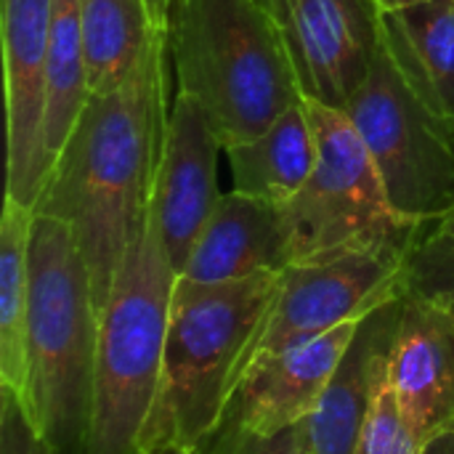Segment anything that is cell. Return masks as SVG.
<instances>
[{
    "label": "cell",
    "mask_w": 454,
    "mask_h": 454,
    "mask_svg": "<svg viewBox=\"0 0 454 454\" xmlns=\"http://www.w3.org/2000/svg\"><path fill=\"white\" fill-rule=\"evenodd\" d=\"M168 114L162 27L120 88L88 96L35 207V215H53L72 226L90 271L98 314L149 215Z\"/></svg>",
    "instance_id": "1"
},
{
    "label": "cell",
    "mask_w": 454,
    "mask_h": 454,
    "mask_svg": "<svg viewBox=\"0 0 454 454\" xmlns=\"http://www.w3.org/2000/svg\"><path fill=\"white\" fill-rule=\"evenodd\" d=\"M282 271L234 282L178 277L154 404L138 454H205L231 418L255 340L279 295Z\"/></svg>",
    "instance_id": "2"
},
{
    "label": "cell",
    "mask_w": 454,
    "mask_h": 454,
    "mask_svg": "<svg viewBox=\"0 0 454 454\" xmlns=\"http://www.w3.org/2000/svg\"><path fill=\"white\" fill-rule=\"evenodd\" d=\"M165 43L176 90L205 106L223 152L301 101L282 24L255 0H170Z\"/></svg>",
    "instance_id": "3"
},
{
    "label": "cell",
    "mask_w": 454,
    "mask_h": 454,
    "mask_svg": "<svg viewBox=\"0 0 454 454\" xmlns=\"http://www.w3.org/2000/svg\"><path fill=\"white\" fill-rule=\"evenodd\" d=\"M98 309L72 226L35 215L29 231L27 356L32 426L59 454H85Z\"/></svg>",
    "instance_id": "4"
},
{
    "label": "cell",
    "mask_w": 454,
    "mask_h": 454,
    "mask_svg": "<svg viewBox=\"0 0 454 454\" xmlns=\"http://www.w3.org/2000/svg\"><path fill=\"white\" fill-rule=\"evenodd\" d=\"M176 282L178 271L149 207L98 314L85 454H136L162 372Z\"/></svg>",
    "instance_id": "5"
},
{
    "label": "cell",
    "mask_w": 454,
    "mask_h": 454,
    "mask_svg": "<svg viewBox=\"0 0 454 454\" xmlns=\"http://www.w3.org/2000/svg\"><path fill=\"white\" fill-rule=\"evenodd\" d=\"M303 106L317 138V162L303 189L279 207L287 266L356 253L410 255L426 226L394 207L348 114L314 98H303Z\"/></svg>",
    "instance_id": "6"
},
{
    "label": "cell",
    "mask_w": 454,
    "mask_h": 454,
    "mask_svg": "<svg viewBox=\"0 0 454 454\" xmlns=\"http://www.w3.org/2000/svg\"><path fill=\"white\" fill-rule=\"evenodd\" d=\"M364 138L394 207L431 226L454 207V122L407 82L383 40L343 109Z\"/></svg>",
    "instance_id": "7"
},
{
    "label": "cell",
    "mask_w": 454,
    "mask_h": 454,
    "mask_svg": "<svg viewBox=\"0 0 454 454\" xmlns=\"http://www.w3.org/2000/svg\"><path fill=\"white\" fill-rule=\"evenodd\" d=\"M410 255L356 253L325 263L287 266L274 309L255 340L250 367L346 322L364 319L399 298L407 287Z\"/></svg>",
    "instance_id": "8"
},
{
    "label": "cell",
    "mask_w": 454,
    "mask_h": 454,
    "mask_svg": "<svg viewBox=\"0 0 454 454\" xmlns=\"http://www.w3.org/2000/svg\"><path fill=\"white\" fill-rule=\"evenodd\" d=\"M51 0H3L5 61V197L35 213L51 162L45 154V77H48Z\"/></svg>",
    "instance_id": "9"
},
{
    "label": "cell",
    "mask_w": 454,
    "mask_h": 454,
    "mask_svg": "<svg viewBox=\"0 0 454 454\" xmlns=\"http://www.w3.org/2000/svg\"><path fill=\"white\" fill-rule=\"evenodd\" d=\"M282 32L301 96L343 112L378 56L383 8L378 0H295Z\"/></svg>",
    "instance_id": "10"
},
{
    "label": "cell",
    "mask_w": 454,
    "mask_h": 454,
    "mask_svg": "<svg viewBox=\"0 0 454 454\" xmlns=\"http://www.w3.org/2000/svg\"><path fill=\"white\" fill-rule=\"evenodd\" d=\"M388 375L423 444L454 434V303L407 282L396 301Z\"/></svg>",
    "instance_id": "11"
},
{
    "label": "cell",
    "mask_w": 454,
    "mask_h": 454,
    "mask_svg": "<svg viewBox=\"0 0 454 454\" xmlns=\"http://www.w3.org/2000/svg\"><path fill=\"white\" fill-rule=\"evenodd\" d=\"M218 152H223V146L205 106L194 96L176 90L152 194V213L178 274L221 200Z\"/></svg>",
    "instance_id": "12"
},
{
    "label": "cell",
    "mask_w": 454,
    "mask_h": 454,
    "mask_svg": "<svg viewBox=\"0 0 454 454\" xmlns=\"http://www.w3.org/2000/svg\"><path fill=\"white\" fill-rule=\"evenodd\" d=\"M364 319L346 322L253 364L237 391L231 420L255 436H274L303 426L319 407Z\"/></svg>",
    "instance_id": "13"
},
{
    "label": "cell",
    "mask_w": 454,
    "mask_h": 454,
    "mask_svg": "<svg viewBox=\"0 0 454 454\" xmlns=\"http://www.w3.org/2000/svg\"><path fill=\"white\" fill-rule=\"evenodd\" d=\"M285 269L287 255L279 207L231 189L221 194L178 277L215 285Z\"/></svg>",
    "instance_id": "14"
},
{
    "label": "cell",
    "mask_w": 454,
    "mask_h": 454,
    "mask_svg": "<svg viewBox=\"0 0 454 454\" xmlns=\"http://www.w3.org/2000/svg\"><path fill=\"white\" fill-rule=\"evenodd\" d=\"M396 301L399 298L388 301L386 306H380L362 322L319 407L303 423L309 454L356 452V442H359V434L370 410L375 362L391 340V330L396 319Z\"/></svg>",
    "instance_id": "15"
},
{
    "label": "cell",
    "mask_w": 454,
    "mask_h": 454,
    "mask_svg": "<svg viewBox=\"0 0 454 454\" xmlns=\"http://www.w3.org/2000/svg\"><path fill=\"white\" fill-rule=\"evenodd\" d=\"M226 157L234 192L274 207L287 205L303 189L317 162V138L303 98L255 138L229 146Z\"/></svg>",
    "instance_id": "16"
},
{
    "label": "cell",
    "mask_w": 454,
    "mask_h": 454,
    "mask_svg": "<svg viewBox=\"0 0 454 454\" xmlns=\"http://www.w3.org/2000/svg\"><path fill=\"white\" fill-rule=\"evenodd\" d=\"M383 45L428 106L454 122V0L386 11Z\"/></svg>",
    "instance_id": "17"
},
{
    "label": "cell",
    "mask_w": 454,
    "mask_h": 454,
    "mask_svg": "<svg viewBox=\"0 0 454 454\" xmlns=\"http://www.w3.org/2000/svg\"><path fill=\"white\" fill-rule=\"evenodd\" d=\"M35 213L5 197L0 215V388L11 391L32 423L27 311H29V231Z\"/></svg>",
    "instance_id": "18"
},
{
    "label": "cell",
    "mask_w": 454,
    "mask_h": 454,
    "mask_svg": "<svg viewBox=\"0 0 454 454\" xmlns=\"http://www.w3.org/2000/svg\"><path fill=\"white\" fill-rule=\"evenodd\" d=\"M80 27L90 93L120 88L162 29L152 21L146 0H80Z\"/></svg>",
    "instance_id": "19"
},
{
    "label": "cell",
    "mask_w": 454,
    "mask_h": 454,
    "mask_svg": "<svg viewBox=\"0 0 454 454\" xmlns=\"http://www.w3.org/2000/svg\"><path fill=\"white\" fill-rule=\"evenodd\" d=\"M88 72L80 27V0H51L48 77H45V120L43 138L53 170L59 152L72 136L88 104Z\"/></svg>",
    "instance_id": "20"
},
{
    "label": "cell",
    "mask_w": 454,
    "mask_h": 454,
    "mask_svg": "<svg viewBox=\"0 0 454 454\" xmlns=\"http://www.w3.org/2000/svg\"><path fill=\"white\" fill-rule=\"evenodd\" d=\"M391 343V340H388ZM426 444L407 418L388 375V346L380 351L372 375L370 410L354 454H423Z\"/></svg>",
    "instance_id": "21"
},
{
    "label": "cell",
    "mask_w": 454,
    "mask_h": 454,
    "mask_svg": "<svg viewBox=\"0 0 454 454\" xmlns=\"http://www.w3.org/2000/svg\"><path fill=\"white\" fill-rule=\"evenodd\" d=\"M407 282L420 290L439 293L454 303V250H450L444 242L434 239L428 234V226L423 229V234L410 255Z\"/></svg>",
    "instance_id": "22"
},
{
    "label": "cell",
    "mask_w": 454,
    "mask_h": 454,
    "mask_svg": "<svg viewBox=\"0 0 454 454\" xmlns=\"http://www.w3.org/2000/svg\"><path fill=\"white\" fill-rule=\"evenodd\" d=\"M306 452V428L295 426L274 436H255L242 431L231 418L213 439L205 454H303Z\"/></svg>",
    "instance_id": "23"
},
{
    "label": "cell",
    "mask_w": 454,
    "mask_h": 454,
    "mask_svg": "<svg viewBox=\"0 0 454 454\" xmlns=\"http://www.w3.org/2000/svg\"><path fill=\"white\" fill-rule=\"evenodd\" d=\"M0 454H59L29 423L19 399L0 388Z\"/></svg>",
    "instance_id": "24"
},
{
    "label": "cell",
    "mask_w": 454,
    "mask_h": 454,
    "mask_svg": "<svg viewBox=\"0 0 454 454\" xmlns=\"http://www.w3.org/2000/svg\"><path fill=\"white\" fill-rule=\"evenodd\" d=\"M428 234H431L434 239L444 242L450 250H454V207L444 215V218H439L436 223L428 226Z\"/></svg>",
    "instance_id": "25"
},
{
    "label": "cell",
    "mask_w": 454,
    "mask_h": 454,
    "mask_svg": "<svg viewBox=\"0 0 454 454\" xmlns=\"http://www.w3.org/2000/svg\"><path fill=\"white\" fill-rule=\"evenodd\" d=\"M269 16H274L279 24H285V19H287V13H290V8H293V3L295 0H255Z\"/></svg>",
    "instance_id": "26"
},
{
    "label": "cell",
    "mask_w": 454,
    "mask_h": 454,
    "mask_svg": "<svg viewBox=\"0 0 454 454\" xmlns=\"http://www.w3.org/2000/svg\"><path fill=\"white\" fill-rule=\"evenodd\" d=\"M423 454H454V434H444V436H436L426 444Z\"/></svg>",
    "instance_id": "27"
},
{
    "label": "cell",
    "mask_w": 454,
    "mask_h": 454,
    "mask_svg": "<svg viewBox=\"0 0 454 454\" xmlns=\"http://www.w3.org/2000/svg\"><path fill=\"white\" fill-rule=\"evenodd\" d=\"M149 3V13H152V21L157 27H165L168 21V8H170V0H146Z\"/></svg>",
    "instance_id": "28"
},
{
    "label": "cell",
    "mask_w": 454,
    "mask_h": 454,
    "mask_svg": "<svg viewBox=\"0 0 454 454\" xmlns=\"http://www.w3.org/2000/svg\"><path fill=\"white\" fill-rule=\"evenodd\" d=\"M420 3H431V0H378V5L386 11H399V8H410V5H420Z\"/></svg>",
    "instance_id": "29"
},
{
    "label": "cell",
    "mask_w": 454,
    "mask_h": 454,
    "mask_svg": "<svg viewBox=\"0 0 454 454\" xmlns=\"http://www.w3.org/2000/svg\"><path fill=\"white\" fill-rule=\"evenodd\" d=\"M303 454H309V452H303Z\"/></svg>",
    "instance_id": "30"
},
{
    "label": "cell",
    "mask_w": 454,
    "mask_h": 454,
    "mask_svg": "<svg viewBox=\"0 0 454 454\" xmlns=\"http://www.w3.org/2000/svg\"><path fill=\"white\" fill-rule=\"evenodd\" d=\"M136 454H138V452H136Z\"/></svg>",
    "instance_id": "31"
}]
</instances>
